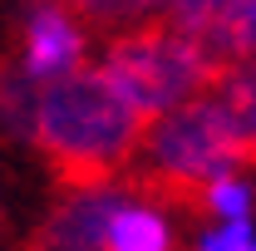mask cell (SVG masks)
<instances>
[{
  "label": "cell",
  "mask_w": 256,
  "mask_h": 251,
  "mask_svg": "<svg viewBox=\"0 0 256 251\" xmlns=\"http://www.w3.org/2000/svg\"><path fill=\"white\" fill-rule=\"evenodd\" d=\"M153 118H143L128 104L104 69H69L44 79L34 98L30 143L44 158L60 192L84 188H118L124 168L133 162L143 133Z\"/></svg>",
  "instance_id": "cell-1"
},
{
  "label": "cell",
  "mask_w": 256,
  "mask_h": 251,
  "mask_svg": "<svg viewBox=\"0 0 256 251\" xmlns=\"http://www.w3.org/2000/svg\"><path fill=\"white\" fill-rule=\"evenodd\" d=\"M232 168L242 162L217 98L192 94L148 124L133 162L118 178V192L143 197L148 207H172L182 217H207V192Z\"/></svg>",
  "instance_id": "cell-2"
},
{
  "label": "cell",
  "mask_w": 256,
  "mask_h": 251,
  "mask_svg": "<svg viewBox=\"0 0 256 251\" xmlns=\"http://www.w3.org/2000/svg\"><path fill=\"white\" fill-rule=\"evenodd\" d=\"M104 74L143 118H158L192 94H212V74L192 34L162 15H148L128 34H118L104 54Z\"/></svg>",
  "instance_id": "cell-3"
},
{
  "label": "cell",
  "mask_w": 256,
  "mask_h": 251,
  "mask_svg": "<svg viewBox=\"0 0 256 251\" xmlns=\"http://www.w3.org/2000/svg\"><path fill=\"white\" fill-rule=\"evenodd\" d=\"M84 50H89V34L84 25L64 10L60 0H30L25 10V25H20V64L30 79H54V74H69L84 64Z\"/></svg>",
  "instance_id": "cell-4"
},
{
  "label": "cell",
  "mask_w": 256,
  "mask_h": 251,
  "mask_svg": "<svg viewBox=\"0 0 256 251\" xmlns=\"http://www.w3.org/2000/svg\"><path fill=\"white\" fill-rule=\"evenodd\" d=\"M118 188H84L64 192V202L34 226V236L25 242V251H98L104 242V222L118 207Z\"/></svg>",
  "instance_id": "cell-5"
},
{
  "label": "cell",
  "mask_w": 256,
  "mask_h": 251,
  "mask_svg": "<svg viewBox=\"0 0 256 251\" xmlns=\"http://www.w3.org/2000/svg\"><path fill=\"white\" fill-rule=\"evenodd\" d=\"M217 108L226 118V133H232V148H236V162L242 168H256V54L242 60L236 69H226L217 79Z\"/></svg>",
  "instance_id": "cell-6"
},
{
  "label": "cell",
  "mask_w": 256,
  "mask_h": 251,
  "mask_svg": "<svg viewBox=\"0 0 256 251\" xmlns=\"http://www.w3.org/2000/svg\"><path fill=\"white\" fill-rule=\"evenodd\" d=\"M98 251H172V232H168V222L153 207H143V202L133 207V202L118 197V207L104 222Z\"/></svg>",
  "instance_id": "cell-7"
},
{
  "label": "cell",
  "mask_w": 256,
  "mask_h": 251,
  "mask_svg": "<svg viewBox=\"0 0 256 251\" xmlns=\"http://www.w3.org/2000/svg\"><path fill=\"white\" fill-rule=\"evenodd\" d=\"M64 10L94 30H114V25H138L148 15H158V0H60Z\"/></svg>",
  "instance_id": "cell-8"
},
{
  "label": "cell",
  "mask_w": 256,
  "mask_h": 251,
  "mask_svg": "<svg viewBox=\"0 0 256 251\" xmlns=\"http://www.w3.org/2000/svg\"><path fill=\"white\" fill-rule=\"evenodd\" d=\"M207 212H217V217H252V188L242 182V178H217L212 182V192H207Z\"/></svg>",
  "instance_id": "cell-9"
},
{
  "label": "cell",
  "mask_w": 256,
  "mask_h": 251,
  "mask_svg": "<svg viewBox=\"0 0 256 251\" xmlns=\"http://www.w3.org/2000/svg\"><path fill=\"white\" fill-rule=\"evenodd\" d=\"M197 251H256V232H252V217H232L222 222L217 232L202 236Z\"/></svg>",
  "instance_id": "cell-10"
}]
</instances>
